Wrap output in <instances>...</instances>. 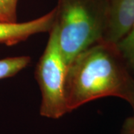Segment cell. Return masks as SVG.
I'll return each instance as SVG.
<instances>
[{"label":"cell","instance_id":"2","mask_svg":"<svg viewBox=\"0 0 134 134\" xmlns=\"http://www.w3.org/2000/svg\"><path fill=\"white\" fill-rule=\"evenodd\" d=\"M58 40L67 64L92 45L104 40L107 0H58Z\"/></svg>","mask_w":134,"mask_h":134},{"label":"cell","instance_id":"3","mask_svg":"<svg viewBox=\"0 0 134 134\" xmlns=\"http://www.w3.org/2000/svg\"><path fill=\"white\" fill-rule=\"evenodd\" d=\"M67 67L54 23L34 72L41 93L40 113L43 117L58 119L69 113L65 94Z\"/></svg>","mask_w":134,"mask_h":134},{"label":"cell","instance_id":"6","mask_svg":"<svg viewBox=\"0 0 134 134\" xmlns=\"http://www.w3.org/2000/svg\"><path fill=\"white\" fill-rule=\"evenodd\" d=\"M29 56H17L0 60V80L16 75L29 66Z\"/></svg>","mask_w":134,"mask_h":134},{"label":"cell","instance_id":"8","mask_svg":"<svg viewBox=\"0 0 134 134\" xmlns=\"http://www.w3.org/2000/svg\"><path fill=\"white\" fill-rule=\"evenodd\" d=\"M19 0H0V22L16 23Z\"/></svg>","mask_w":134,"mask_h":134},{"label":"cell","instance_id":"1","mask_svg":"<svg viewBox=\"0 0 134 134\" xmlns=\"http://www.w3.org/2000/svg\"><path fill=\"white\" fill-rule=\"evenodd\" d=\"M116 43L100 40L68 64L65 94L68 112L92 100L117 97L134 107V75Z\"/></svg>","mask_w":134,"mask_h":134},{"label":"cell","instance_id":"4","mask_svg":"<svg viewBox=\"0 0 134 134\" xmlns=\"http://www.w3.org/2000/svg\"><path fill=\"white\" fill-rule=\"evenodd\" d=\"M56 8L42 16L25 23L0 22V43L7 46L23 42L34 34L50 32L56 21Z\"/></svg>","mask_w":134,"mask_h":134},{"label":"cell","instance_id":"9","mask_svg":"<svg viewBox=\"0 0 134 134\" xmlns=\"http://www.w3.org/2000/svg\"><path fill=\"white\" fill-rule=\"evenodd\" d=\"M133 109V115L127 118L125 121L121 129V134H134V107Z\"/></svg>","mask_w":134,"mask_h":134},{"label":"cell","instance_id":"5","mask_svg":"<svg viewBox=\"0 0 134 134\" xmlns=\"http://www.w3.org/2000/svg\"><path fill=\"white\" fill-rule=\"evenodd\" d=\"M134 21V0H107V19L104 40L117 43Z\"/></svg>","mask_w":134,"mask_h":134},{"label":"cell","instance_id":"7","mask_svg":"<svg viewBox=\"0 0 134 134\" xmlns=\"http://www.w3.org/2000/svg\"><path fill=\"white\" fill-rule=\"evenodd\" d=\"M117 46L130 67L134 69V21L128 31L120 40Z\"/></svg>","mask_w":134,"mask_h":134}]
</instances>
